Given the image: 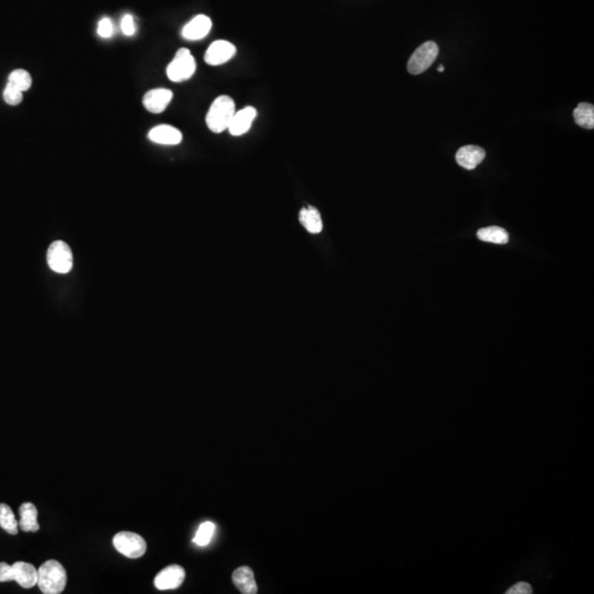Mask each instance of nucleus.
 <instances>
[{
  "label": "nucleus",
  "mask_w": 594,
  "mask_h": 594,
  "mask_svg": "<svg viewBox=\"0 0 594 594\" xmlns=\"http://www.w3.org/2000/svg\"><path fill=\"white\" fill-rule=\"evenodd\" d=\"M67 575L64 567L59 561H45L38 570V582L40 590L45 594H60L66 586Z\"/></svg>",
  "instance_id": "nucleus-1"
},
{
  "label": "nucleus",
  "mask_w": 594,
  "mask_h": 594,
  "mask_svg": "<svg viewBox=\"0 0 594 594\" xmlns=\"http://www.w3.org/2000/svg\"><path fill=\"white\" fill-rule=\"evenodd\" d=\"M234 114H236V105L234 99L226 95L219 96L216 98L207 112V127L210 128V132L221 134L228 129Z\"/></svg>",
  "instance_id": "nucleus-2"
},
{
  "label": "nucleus",
  "mask_w": 594,
  "mask_h": 594,
  "mask_svg": "<svg viewBox=\"0 0 594 594\" xmlns=\"http://www.w3.org/2000/svg\"><path fill=\"white\" fill-rule=\"evenodd\" d=\"M196 71V62L190 50L186 48L180 49L174 56L173 61L166 67V74L170 81L174 83L190 79Z\"/></svg>",
  "instance_id": "nucleus-3"
},
{
  "label": "nucleus",
  "mask_w": 594,
  "mask_h": 594,
  "mask_svg": "<svg viewBox=\"0 0 594 594\" xmlns=\"http://www.w3.org/2000/svg\"><path fill=\"white\" fill-rule=\"evenodd\" d=\"M439 48L432 41L421 45L417 50L412 54L408 63V70L413 75H419L432 66L438 56Z\"/></svg>",
  "instance_id": "nucleus-4"
},
{
  "label": "nucleus",
  "mask_w": 594,
  "mask_h": 594,
  "mask_svg": "<svg viewBox=\"0 0 594 594\" xmlns=\"http://www.w3.org/2000/svg\"><path fill=\"white\" fill-rule=\"evenodd\" d=\"M114 546L128 558H140L147 552V543L141 536L132 532H121L114 537Z\"/></svg>",
  "instance_id": "nucleus-5"
},
{
  "label": "nucleus",
  "mask_w": 594,
  "mask_h": 594,
  "mask_svg": "<svg viewBox=\"0 0 594 594\" xmlns=\"http://www.w3.org/2000/svg\"><path fill=\"white\" fill-rule=\"evenodd\" d=\"M49 267L56 273H69L72 270L73 256L70 247L63 241H54L47 254Z\"/></svg>",
  "instance_id": "nucleus-6"
},
{
  "label": "nucleus",
  "mask_w": 594,
  "mask_h": 594,
  "mask_svg": "<svg viewBox=\"0 0 594 594\" xmlns=\"http://www.w3.org/2000/svg\"><path fill=\"white\" fill-rule=\"evenodd\" d=\"M236 53H237V49L232 43L225 40H218L212 42L210 48L207 49L205 62L212 66H218L230 61Z\"/></svg>",
  "instance_id": "nucleus-7"
},
{
  "label": "nucleus",
  "mask_w": 594,
  "mask_h": 594,
  "mask_svg": "<svg viewBox=\"0 0 594 594\" xmlns=\"http://www.w3.org/2000/svg\"><path fill=\"white\" fill-rule=\"evenodd\" d=\"M184 579V568L179 565H172L158 573L154 579V586L159 590H174L182 586Z\"/></svg>",
  "instance_id": "nucleus-8"
},
{
  "label": "nucleus",
  "mask_w": 594,
  "mask_h": 594,
  "mask_svg": "<svg viewBox=\"0 0 594 594\" xmlns=\"http://www.w3.org/2000/svg\"><path fill=\"white\" fill-rule=\"evenodd\" d=\"M173 99V92L166 88L149 90L143 96V106L152 114H161Z\"/></svg>",
  "instance_id": "nucleus-9"
},
{
  "label": "nucleus",
  "mask_w": 594,
  "mask_h": 594,
  "mask_svg": "<svg viewBox=\"0 0 594 594\" xmlns=\"http://www.w3.org/2000/svg\"><path fill=\"white\" fill-rule=\"evenodd\" d=\"M212 20L205 14H198L185 25L182 30V36L188 41L204 39L212 30Z\"/></svg>",
  "instance_id": "nucleus-10"
},
{
  "label": "nucleus",
  "mask_w": 594,
  "mask_h": 594,
  "mask_svg": "<svg viewBox=\"0 0 594 594\" xmlns=\"http://www.w3.org/2000/svg\"><path fill=\"white\" fill-rule=\"evenodd\" d=\"M257 117V109L253 107H246L234 114L232 123L229 125L228 130L232 136L239 137L251 128L254 119Z\"/></svg>",
  "instance_id": "nucleus-11"
},
{
  "label": "nucleus",
  "mask_w": 594,
  "mask_h": 594,
  "mask_svg": "<svg viewBox=\"0 0 594 594\" xmlns=\"http://www.w3.org/2000/svg\"><path fill=\"white\" fill-rule=\"evenodd\" d=\"M148 138L152 143L163 145H176L182 143L183 134L179 129L170 125H160L149 132Z\"/></svg>",
  "instance_id": "nucleus-12"
},
{
  "label": "nucleus",
  "mask_w": 594,
  "mask_h": 594,
  "mask_svg": "<svg viewBox=\"0 0 594 594\" xmlns=\"http://www.w3.org/2000/svg\"><path fill=\"white\" fill-rule=\"evenodd\" d=\"M486 159V151L478 145H465L458 150L456 161L466 170H474Z\"/></svg>",
  "instance_id": "nucleus-13"
},
{
  "label": "nucleus",
  "mask_w": 594,
  "mask_h": 594,
  "mask_svg": "<svg viewBox=\"0 0 594 594\" xmlns=\"http://www.w3.org/2000/svg\"><path fill=\"white\" fill-rule=\"evenodd\" d=\"M12 577L14 581L25 589H30L38 582V570L34 565L25 561H17L12 565Z\"/></svg>",
  "instance_id": "nucleus-14"
},
{
  "label": "nucleus",
  "mask_w": 594,
  "mask_h": 594,
  "mask_svg": "<svg viewBox=\"0 0 594 594\" xmlns=\"http://www.w3.org/2000/svg\"><path fill=\"white\" fill-rule=\"evenodd\" d=\"M234 586L243 594H256L258 592L257 582L254 573L249 567H240L234 570L232 575Z\"/></svg>",
  "instance_id": "nucleus-15"
},
{
  "label": "nucleus",
  "mask_w": 594,
  "mask_h": 594,
  "mask_svg": "<svg viewBox=\"0 0 594 594\" xmlns=\"http://www.w3.org/2000/svg\"><path fill=\"white\" fill-rule=\"evenodd\" d=\"M19 526L23 532H38L40 525L38 524V510L32 503H23L19 508Z\"/></svg>",
  "instance_id": "nucleus-16"
},
{
  "label": "nucleus",
  "mask_w": 594,
  "mask_h": 594,
  "mask_svg": "<svg viewBox=\"0 0 594 594\" xmlns=\"http://www.w3.org/2000/svg\"><path fill=\"white\" fill-rule=\"evenodd\" d=\"M299 221L307 232L310 234H319L323 230L321 214L314 207H308L301 210L299 214Z\"/></svg>",
  "instance_id": "nucleus-17"
},
{
  "label": "nucleus",
  "mask_w": 594,
  "mask_h": 594,
  "mask_svg": "<svg viewBox=\"0 0 594 594\" xmlns=\"http://www.w3.org/2000/svg\"><path fill=\"white\" fill-rule=\"evenodd\" d=\"M576 123L581 128H594V107L592 103H580L573 112Z\"/></svg>",
  "instance_id": "nucleus-18"
},
{
  "label": "nucleus",
  "mask_w": 594,
  "mask_h": 594,
  "mask_svg": "<svg viewBox=\"0 0 594 594\" xmlns=\"http://www.w3.org/2000/svg\"><path fill=\"white\" fill-rule=\"evenodd\" d=\"M478 238L486 243L505 245L508 243V234L502 227L491 226L482 228L478 232Z\"/></svg>",
  "instance_id": "nucleus-19"
},
{
  "label": "nucleus",
  "mask_w": 594,
  "mask_h": 594,
  "mask_svg": "<svg viewBox=\"0 0 594 594\" xmlns=\"http://www.w3.org/2000/svg\"><path fill=\"white\" fill-rule=\"evenodd\" d=\"M18 526L19 523L17 522L10 506L3 503L0 504V528L6 530L10 535H17Z\"/></svg>",
  "instance_id": "nucleus-20"
},
{
  "label": "nucleus",
  "mask_w": 594,
  "mask_h": 594,
  "mask_svg": "<svg viewBox=\"0 0 594 594\" xmlns=\"http://www.w3.org/2000/svg\"><path fill=\"white\" fill-rule=\"evenodd\" d=\"M215 524L212 522H205L198 528L197 533L193 541L197 546L204 547L210 544L212 541V536L215 534Z\"/></svg>",
  "instance_id": "nucleus-21"
},
{
  "label": "nucleus",
  "mask_w": 594,
  "mask_h": 594,
  "mask_svg": "<svg viewBox=\"0 0 594 594\" xmlns=\"http://www.w3.org/2000/svg\"><path fill=\"white\" fill-rule=\"evenodd\" d=\"M9 83L19 88L21 92H25L30 88L32 85V78L30 74L25 70H14L10 73L8 77Z\"/></svg>",
  "instance_id": "nucleus-22"
},
{
  "label": "nucleus",
  "mask_w": 594,
  "mask_h": 594,
  "mask_svg": "<svg viewBox=\"0 0 594 594\" xmlns=\"http://www.w3.org/2000/svg\"><path fill=\"white\" fill-rule=\"evenodd\" d=\"M23 92L12 85V83L7 84L6 88L3 90V99L10 106H17L23 99Z\"/></svg>",
  "instance_id": "nucleus-23"
},
{
  "label": "nucleus",
  "mask_w": 594,
  "mask_h": 594,
  "mask_svg": "<svg viewBox=\"0 0 594 594\" xmlns=\"http://www.w3.org/2000/svg\"><path fill=\"white\" fill-rule=\"evenodd\" d=\"M97 34L98 36H101L103 39L110 38L112 34H114V25H112V20L109 19V18H103L98 23Z\"/></svg>",
  "instance_id": "nucleus-24"
},
{
  "label": "nucleus",
  "mask_w": 594,
  "mask_h": 594,
  "mask_svg": "<svg viewBox=\"0 0 594 594\" xmlns=\"http://www.w3.org/2000/svg\"><path fill=\"white\" fill-rule=\"evenodd\" d=\"M121 31L125 36H132L136 34V25H134V17L132 14H125L121 19Z\"/></svg>",
  "instance_id": "nucleus-25"
},
{
  "label": "nucleus",
  "mask_w": 594,
  "mask_h": 594,
  "mask_svg": "<svg viewBox=\"0 0 594 594\" xmlns=\"http://www.w3.org/2000/svg\"><path fill=\"white\" fill-rule=\"evenodd\" d=\"M532 593V586L528 582H519L512 588L508 589L506 594H530Z\"/></svg>",
  "instance_id": "nucleus-26"
},
{
  "label": "nucleus",
  "mask_w": 594,
  "mask_h": 594,
  "mask_svg": "<svg viewBox=\"0 0 594 594\" xmlns=\"http://www.w3.org/2000/svg\"><path fill=\"white\" fill-rule=\"evenodd\" d=\"M14 581L12 577V566L6 562H0V582Z\"/></svg>",
  "instance_id": "nucleus-27"
},
{
  "label": "nucleus",
  "mask_w": 594,
  "mask_h": 594,
  "mask_svg": "<svg viewBox=\"0 0 594 594\" xmlns=\"http://www.w3.org/2000/svg\"><path fill=\"white\" fill-rule=\"evenodd\" d=\"M437 71H438V72H444V71H445L444 65H441V66H439L438 69H437Z\"/></svg>",
  "instance_id": "nucleus-28"
}]
</instances>
